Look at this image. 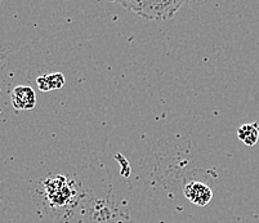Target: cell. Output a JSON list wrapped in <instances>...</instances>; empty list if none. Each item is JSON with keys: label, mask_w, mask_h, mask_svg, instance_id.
Returning <instances> with one entry per match:
<instances>
[{"label": "cell", "mask_w": 259, "mask_h": 223, "mask_svg": "<svg viewBox=\"0 0 259 223\" xmlns=\"http://www.w3.org/2000/svg\"><path fill=\"white\" fill-rule=\"evenodd\" d=\"M122 8L128 9L148 21H168L177 15L183 0H124L116 2Z\"/></svg>", "instance_id": "1"}, {"label": "cell", "mask_w": 259, "mask_h": 223, "mask_svg": "<svg viewBox=\"0 0 259 223\" xmlns=\"http://www.w3.org/2000/svg\"><path fill=\"white\" fill-rule=\"evenodd\" d=\"M183 194L191 203L199 206L208 205L213 198V192H211L210 187L206 186L205 183L199 182V181L188 182L183 189Z\"/></svg>", "instance_id": "2"}, {"label": "cell", "mask_w": 259, "mask_h": 223, "mask_svg": "<svg viewBox=\"0 0 259 223\" xmlns=\"http://www.w3.org/2000/svg\"><path fill=\"white\" fill-rule=\"evenodd\" d=\"M12 106L18 111L32 110L36 106V95L34 89L27 85L16 86L11 93Z\"/></svg>", "instance_id": "3"}, {"label": "cell", "mask_w": 259, "mask_h": 223, "mask_svg": "<svg viewBox=\"0 0 259 223\" xmlns=\"http://www.w3.org/2000/svg\"><path fill=\"white\" fill-rule=\"evenodd\" d=\"M237 137L246 145L254 146L259 140V126L256 123L244 124L237 129Z\"/></svg>", "instance_id": "4"}, {"label": "cell", "mask_w": 259, "mask_h": 223, "mask_svg": "<svg viewBox=\"0 0 259 223\" xmlns=\"http://www.w3.org/2000/svg\"><path fill=\"white\" fill-rule=\"evenodd\" d=\"M47 80H48L51 91L54 89H61L66 84V79L61 72H52V74H47Z\"/></svg>", "instance_id": "5"}, {"label": "cell", "mask_w": 259, "mask_h": 223, "mask_svg": "<svg viewBox=\"0 0 259 223\" xmlns=\"http://www.w3.org/2000/svg\"><path fill=\"white\" fill-rule=\"evenodd\" d=\"M36 84L37 88L41 92H46V93L47 92H51V86H49L48 80H47V75H40L36 79Z\"/></svg>", "instance_id": "6"}]
</instances>
